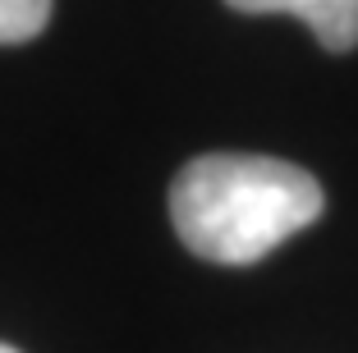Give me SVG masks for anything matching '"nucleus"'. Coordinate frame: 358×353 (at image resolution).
<instances>
[{
  "label": "nucleus",
  "instance_id": "f257e3e1",
  "mask_svg": "<svg viewBox=\"0 0 358 353\" xmlns=\"http://www.w3.org/2000/svg\"><path fill=\"white\" fill-rule=\"evenodd\" d=\"M327 211L308 170L275 156H193L170 184V220L184 248L216 266H253Z\"/></svg>",
  "mask_w": 358,
  "mask_h": 353
},
{
  "label": "nucleus",
  "instance_id": "f03ea898",
  "mask_svg": "<svg viewBox=\"0 0 358 353\" xmlns=\"http://www.w3.org/2000/svg\"><path fill=\"white\" fill-rule=\"evenodd\" d=\"M239 14H294L327 51L358 46V0H225Z\"/></svg>",
  "mask_w": 358,
  "mask_h": 353
},
{
  "label": "nucleus",
  "instance_id": "7ed1b4c3",
  "mask_svg": "<svg viewBox=\"0 0 358 353\" xmlns=\"http://www.w3.org/2000/svg\"><path fill=\"white\" fill-rule=\"evenodd\" d=\"M46 19H51V0H0V46L37 37Z\"/></svg>",
  "mask_w": 358,
  "mask_h": 353
},
{
  "label": "nucleus",
  "instance_id": "20e7f679",
  "mask_svg": "<svg viewBox=\"0 0 358 353\" xmlns=\"http://www.w3.org/2000/svg\"><path fill=\"white\" fill-rule=\"evenodd\" d=\"M0 353H19V349H10V344H0Z\"/></svg>",
  "mask_w": 358,
  "mask_h": 353
}]
</instances>
